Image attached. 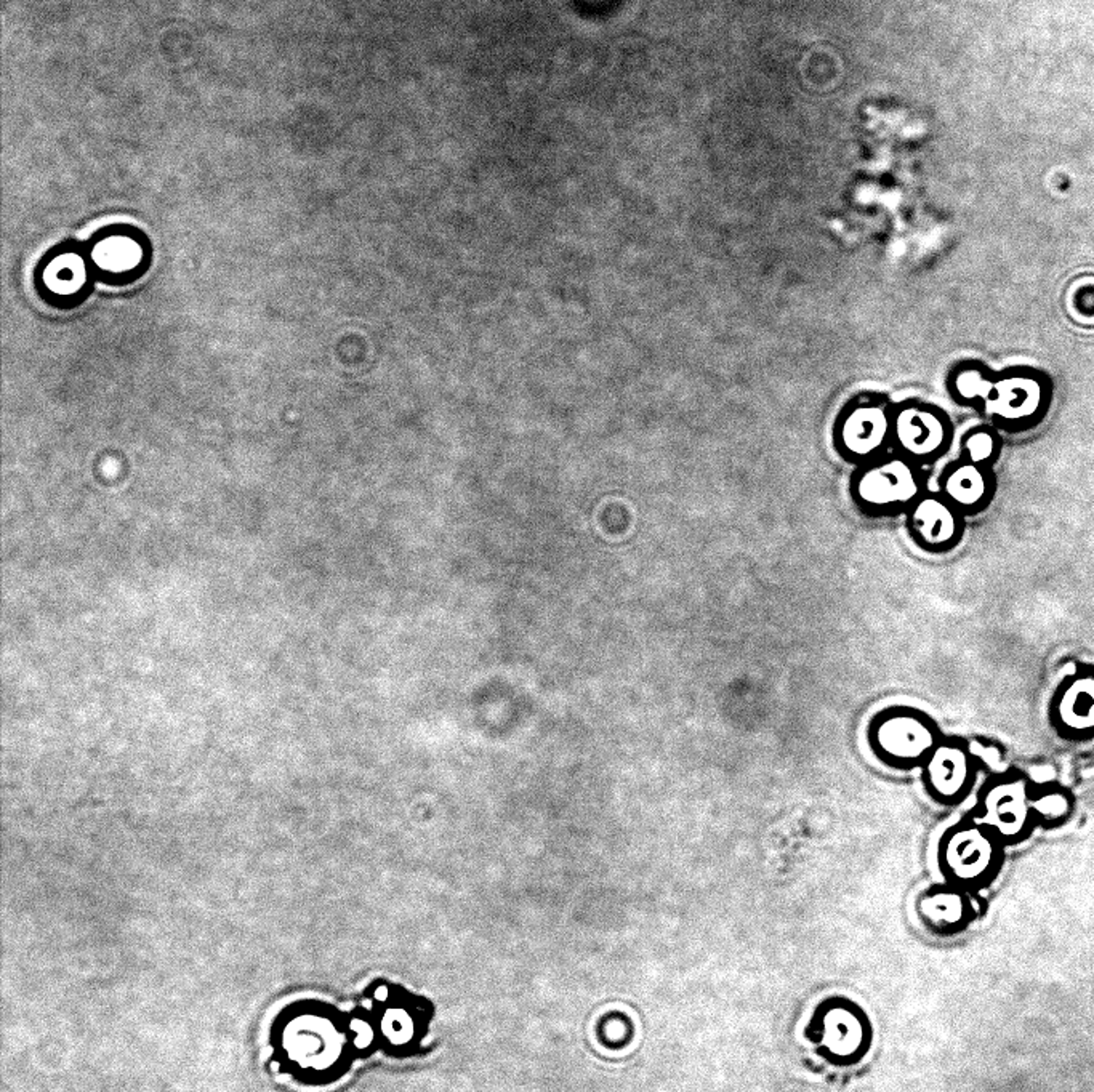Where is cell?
<instances>
[{"label": "cell", "instance_id": "6da1fadb", "mask_svg": "<svg viewBox=\"0 0 1094 1092\" xmlns=\"http://www.w3.org/2000/svg\"><path fill=\"white\" fill-rule=\"evenodd\" d=\"M942 739L935 718L908 705L878 712L867 727V744L876 761L901 772L921 769Z\"/></svg>", "mask_w": 1094, "mask_h": 1092}, {"label": "cell", "instance_id": "7a4b0ae2", "mask_svg": "<svg viewBox=\"0 0 1094 1092\" xmlns=\"http://www.w3.org/2000/svg\"><path fill=\"white\" fill-rule=\"evenodd\" d=\"M1000 840L974 818L947 828L939 841L945 873L963 882H979L995 873L1001 860Z\"/></svg>", "mask_w": 1094, "mask_h": 1092}, {"label": "cell", "instance_id": "3957f363", "mask_svg": "<svg viewBox=\"0 0 1094 1092\" xmlns=\"http://www.w3.org/2000/svg\"><path fill=\"white\" fill-rule=\"evenodd\" d=\"M1033 806L1027 783L1013 776H1001L987 781L977 801V812L972 817L1000 843L1014 844L1031 835Z\"/></svg>", "mask_w": 1094, "mask_h": 1092}, {"label": "cell", "instance_id": "277c9868", "mask_svg": "<svg viewBox=\"0 0 1094 1092\" xmlns=\"http://www.w3.org/2000/svg\"><path fill=\"white\" fill-rule=\"evenodd\" d=\"M920 771L928 796L950 808L968 798L976 781V759L963 740L944 737Z\"/></svg>", "mask_w": 1094, "mask_h": 1092}, {"label": "cell", "instance_id": "5b68a950", "mask_svg": "<svg viewBox=\"0 0 1094 1092\" xmlns=\"http://www.w3.org/2000/svg\"><path fill=\"white\" fill-rule=\"evenodd\" d=\"M859 501L875 511L913 505L920 495V477L906 458H888L862 469L854 484Z\"/></svg>", "mask_w": 1094, "mask_h": 1092}, {"label": "cell", "instance_id": "8992f818", "mask_svg": "<svg viewBox=\"0 0 1094 1092\" xmlns=\"http://www.w3.org/2000/svg\"><path fill=\"white\" fill-rule=\"evenodd\" d=\"M908 529L915 543L933 555L953 550L962 537L957 506L939 497H923L913 503Z\"/></svg>", "mask_w": 1094, "mask_h": 1092}, {"label": "cell", "instance_id": "52a82bcc", "mask_svg": "<svg viewBox=\"0 0 1094 1092\" xmlns=\"http://www.w3.org/2000/svg\"><path fill=\"white\" fill-rule=\"evenodd\" d=\"M893 436L901 449L913 458H928L942 450L949 437V426L936 410L908 406L893 417Z\"/></svg>", "mask_w": 1094, "mask_h": 1092}, {"label": "cell", "instance_id": "ba28073f", "mask_svg": "<svg viewBox=\"0 0 1094 1092\" xmlns=\"http://www.w3.org/2000/svg\"><path fill=\"white\" fill-rule=\"evenodd\" d=\"M893 435V417L883 407L866 404L851 408L842 420L838 439L852 457L870 458Z\"/></svg>", "mask_w": 1094, "mask_h": 1092}, {"label": "cell", "instance_id": "9c48e42d", "mask_svg": "<svg viewBox=\"0 0 1094 1092\" xmlns=\"http://www.w3.org/2000/svg\"><path fill=\"white\" fill-rule=\"evenodd\" d=\"M1058 712L1070 729L1087 730L1094 727V678H1080L1067 687Z\"/></svg>", "mask_w": 1094, "mask_h": 1092}, {"label": "cell", "instance_id": "30bf717a", "mask_svg": "<svg viewBox=\"0 0 1094 1092\" xmlns=\"http://www.w3.org/2000/svg\"><path fill=\"white\" fill-rule=\"evenodd\" d=\"M141 247L127 236H111L99 241L92 251L95 263L106 271H128L141 261Z\"/></svg>", "mask_w": 1094, "mask_h": 1092}, {"label": "cell", "instance_id": "8fae6325", "mask_svg": "<svg viewBox=\"0 0 1094 1092\" xmlns=\"http://www.w3.org/2000/svg\"><path fill=\"white\" fill-rule=\"evenodd\" d=\"M986 492L984 476L972 465H962L950 471L944 481L945 499L957 508H971Z\"/></svg>", "mask_w": 1094, "mask_h": 1092}, {"label": "cell", "instance_id": "7c38bea8", "mask_svg": "<svg viewBox=\"0 0 1094 1092\" xmlns=\"http://www.w3.org/2000/svg\"><path fill=\"white\" fill-rule=\"evenodd\" d=\"M85 279L84 261L72 253L55 258L45 273V281L53 292L72 293L81 288Z\"/></svg>", "mask_w": 1094, "mask_h": 1092}, {"label": "cell", "instance_id": "4fadbf2b", "mask_svg": "<svg viewBox=\"0 0 1094 1092\" xmlns=\"http://www.w3.org/2000/svg\"><path fill=\"white\" fill-rule=\"evenodd\" d=\"M383 1033L393 1041V1043H407L412 1038L413 1033V1022L409 1017L406 1011L403 1009H391L386 1012L383 1024H381Z\"/></svg>", "mask_w": 1094, "mask_h": 1092}, {"label": "cell", "instance_id": "5bb4252c", "mask_svg": "<svg viewBox=\"0 0 1094 1092\" xmlns=\"http://www.w3.org/2000/svg\"><path fill=\"white\" fill-rule=\"evenodd\" d=\"M1032 806H1033L1035 815H1041L1048 822L1061 820L1070 809L1069 799L1065 798V795L1055 793V791L1046 793L1041 798L1032 801Z\"/></svg>", "mask_w": 1094, "mask_h": 1092}, {"label": "cell", "instance_id": "9a60e30c", "mask_svg": "<svg viewBox=\"0 0 1094 1092\" xmlns=\"http://www.w3.org/2000/svg\"><path fill=\"white\" fill-rule=\"evenodd\" d=\"M965 447L972 462H981L990 454L992 440L987 435H974L965 442Z\"/></svg>", "mask_w": 1094, "mask_h": 1092}, {"label": "cell", "instance_id": "2e32d148", "mask_svg": "<svg viewBox=\"0 0 1094 1092\" xmlns=\"http://www.w3.org/2000/svg\"><path fill=\"white\" fill-rule=\"evenodd\" d=\"M351 1030L354 1031V1034H356V1039H354L356 1046L361 1048V1049L367 1048L374 1039V1030L364 1021H353L351 1022Z\"/></svg>", "mask_w": 1094, "mask_h": 1092}, {"label": "cell", "instance_id": "e0dca14e", "mask_svg": "<svg viewBox=\"0 0 1094 1092\" xmlns=\"http://www.w3.org/2000/svg\"><path fill=\"white\" fill-rule=\"evenodd\" d=\"M376 998L380 1001H385L388 998V988H378L376 992Z\"/></svg>", "mask_w": 1094, "mask_h": 1092}]
</instances>
